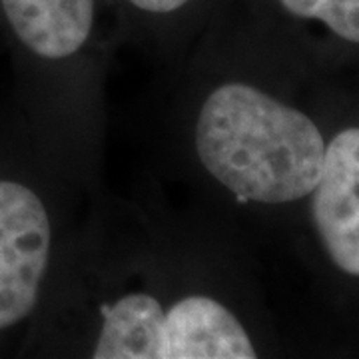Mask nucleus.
Segmentation results:
<instances>
[{
  "label": "nucleus",
  "mask_w": 359,
  "mask_h": 359,
  "mask_svg": "<svg viewBox=\"0 0 359 359\" xmlns=\"http://www.w3.org/2000/svg\"><path fill=\"white\" fill-rule=\"evenodd\" d=\"M98 214L62 248L65 353L94 359H254L231 264L152 222Z\"/></svg>",
  "instance_id": "obj_1"
},
{
  "label": "nucleus",
  "mask_w": 359,
  "mask_h": 359,
  "mask_svg": "<svg viewBox=\"0 0 359 359\" xmlns=\"http://www.w3.org/2000/svg\"><path fill=\"white\" fill-rule=\"evenodd\" d=\"M182 142L196 178L228 208H282L308 200L325 136L311 116L224 60L194 78Z\"/></svg>",
  "instance_id": "obj_2"
},
{
  "label": "nucleus",
  "mask_w": 359,
  "mask_h": 359,
  "mask_svg": "<svg viewBox=\"0 0 359 359\" xmlns=\"http://www.w3.org/2000/svg\"><path fill=\"white\" fill-rule=\"evenodd\" d=\"M0 8L18 44L60 82L65 162L84 184L100 136L98 0H0Z\"/></svg>",
  "instance_id": "obj_3"
},
{
  "label": "nucleus",
  "mask_w": 359,
  "mask_h": 359,
  "mask_svg": "<svg viewBox=\"0 0 359 359\" xmlns=\"http://www.w3.org/2000/svg\"><path fill=\"white\" fill-rule=\"evenodd\" d=\"M56 245L50 202L20 180H0V332L36 311L52 280Z\"/></svg>",
  "instance_id": "obj_4"
},
{
  "label": "nucleus",
  "mask_w": 359,
  "mask_h": 359,
  "mask_svg": "<svg viewBox=\"0 0 359 359\" xmlns=\"http://www.w3.org/2000/svg\"><path fill=\"white\" fill-rule=\"evenodd\" d=\"M308 200L323 254L335 269L359 278V126L325 140L320 180Z\"/></svg>",
  "instance_id": "obj_5"
},
{
  "label": "nucleus",
  "mask_w": 359,
  "mask_h": 359,
  "mask_svg": "<svg viewBox=\"0 0 359 359\" xmlns=\"http://www.w3.org/2000/svg\"><path fill=\"white\" fill-rule=\"evenodd\" d=\"M299 20L320 22L334 36L359 46V0H276Z\"/></svg>",
  "instance_id": "obj_6"
},
{
  "label": "nucleus",
  "mask_w": 359,
  "mask_h": 359,
  "mask_svg": "<svg viewBox=\"0 0 359 359\" xmlns=\"http://www.w3.org/2000/svg\"><path fill=\"white\" fill-rule=\"evenodd\" d=\"M132 13L150 20H168L184 13L196 0H124Z\"/></svg>",
  "instance_id": "obj_7"
}]
</instances>
